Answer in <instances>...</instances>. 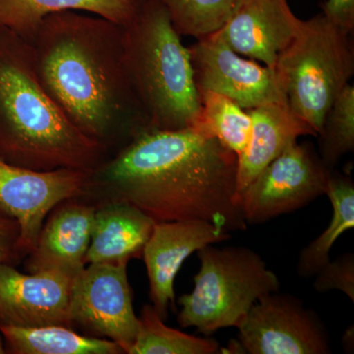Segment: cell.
I'll list each match as a JSON object with an SVG mask.
<instances>
[{
	"instance_id": "cell-1",
	"label": "cell",
	"mask_w": 354,
	"mask_h": 354,
	"mask_svg": "<svg viewBox=\"0 0 354 354\" xmlns=\"http://www.w3.org/2000/svg\"><path fill=\"white\" fill-rule=\"evenodd\" d=\"M237 165L234 153L193 128L147 129L91 172L88 193L132 205L156 223L206 221L244 232Z\"/></svg>"
},
{
	"instance_id": "cell-2",
	"label": "cell",
	"mask_w": 354,
	"mask_h": 354,
	"mask_svg": "<svg viewBox=\"0 0 354 354\" xmlns=\"http://www.w3.org/2000/svg\"><path fill=\"white\" fill-rule=\"evenodd\" d=\"M30 46L39 82L88 138L109 152L149 129L125 71L122 26L79 11L50 14Z\"/></svg>"
},
{
	"instance_id": "cell-3",
	"label": "cell",
	"mask_w": 354,
	"mask_h": 354,
	"mask_svg": "<svg viewBox=\"0 0 354 354\" xmlns=\"http://www.w3.org/2000/svg\"><path fill=\"white\" fill-rule=\"evenodd\" d=\"M108 153L80 131L44 91L30 44L0 28V158L32 171L92 172Z\"/></svg>"
},
{
	"instance_id": "cell-4",
	"label": "cell",
	"mask_w": 354,
	"mask_h": 354,
	"mask_svg": "<svg viewBox=\"0 0 354 354\" xmlns=\"http://www.w3.org/2000/svg\"><path fill=\"white\" fill-rule=\"evenodd\" d=\"M160 0H146L123 27V60L149 129L192 127L201 109L189 48Z\"/></svg>"
},
{
	"instance_id": "cell-5",
	"label": "cell",
	"mask_w": 354,
	"mask_h": 354,
	"mask_svg": "<svg viewBox=\"0 0 354 354\" xmlns=\"http://www.w3.org/2000/svg\"><path fill=\"white\" fill-rule=\"evenodd\" d=\"M348 38L323 13L300 20L295 39L274 66L288 108L317 136L330 106L354 73L353 46Z\"/></svg>"
},
{
	"instance_id": "cell-6",
	"label": "cell",
	"mask_w": 354,
	"mask_h": 354,
	"mask_svg": "<svg viewBox=\"0 0 354 354\" xmlns=\"http://www.w3.org/2000/svg\"><path fill=\"white\" fill-rule=\"evenodd\" d=\"M200 269L194 288L181 295L177 321L183 328H196L203 335L237 327L247 312L267 293L279 291L278 276L259 254L247 247L216 248L214 244L197 251Z\"/></svg>"
},
{
	"instance_id": "cell-7",
	"label": "cell",
	"mask_w": 354,
	"mask_h": 354,
	"mask_svg": "<svg viewBox=\"0 0 354 354\" xmlns=\"http://www.w3.org/2000/svg\"><path fill=\"white\" fill-rule=\"evenodd\" d=\"M332 169L309 145L291 143L237 197L247 225H259L325 194Z\"/></svg>"
},
{
	"instance_id": "cell-8",
	"label": "cell",
	"mask_w": 354,
	"mask_h": 354,
	"mask_svg": "<svg viewBox=\"0 0 354 354\" xmlns=\"http://www.w3.org/2000/svg\"><path fill=\"white\" fill-rule=\"evenodd\" d=\"M128 262L88 264L72 281L69 316L93 335L111 339L127 353L138 334Z\"/></svg>"
},
{
	"instance_id": "cell-9",
	"label": "cell",
	"mask_w": 354,
	"mask_h": 354,
	"mask_svg": "<svg viewBox=\"0 0 354 354\" xmlns=\"http://www.w3.org/2000/svg\"><path fill=\"white\" fill-rule=\"evenodd\" d=\"M236 328L244 353H332L328 330L315 312L279 291L261 297Z\"/></svg>"
},
{
	"instance_id": "cell-10",
	"label": "cell",
	"mask_w": 354,
	"mask_h": 354,
	"mask_svg": "<svg viewBox=\"0 0 354 354\" xmlns=\"http://www.w3.org/2000/svg\"><path fill=\"white\" fill-rule=\"evenodd\" d=\"M90 171L59 169L39 171L0 158V212L18 221L17 250L27 256L46 216L59 203L88 194Z\"/></svg>"
},
{
	"instance_id": "cell-11",
	"label": "cell",
	"mask_w": 354,
	"mask_h": 354,
	"mask_svg": "<svg viewBox=\"0 0 354 354\" xmlns=\"http://www.w3.org/2000/svg\"><path fill=\"white\" fill-rule=\"evenodd\" d=\"M189 48L198 90L225 95L242 109L267 104H288L274 69L235 53L216 32Z\"/></svg>"
},
{
	"instance_id": "cell-12",
	"label": "cell",
	"mask_w": 354,
	"mask_h": 354,
	"mask_svg": "<svg viewBox=\"0 0 354 354\" xmlns=\"http://www.w3.org/2000/svg\"><path fill=\"white\" fill-rule=\"evenodd\" d=\"M230 232L206 221L156 223L143 248L150 297L162 320L176 302L174 279L189 256L203 247L230 239Z\"/></svg>"
},
{
	"instance_id": "cell-13",
	"label": "cell",
	"mask_w": 354,
	"mask_h": 354,
	"mask_svg": "<svg viewBox=\"0 0 354 354\" xmlns=\"http://www.w3.org/2000/svg\"><path fill=\"white\" fill-rule=\"evenodd\" d=\"M73 279L53 272L23 274L0 264V325L72 328L70 291Z\"/></svg>"
},
{
	"instance_id": "cell-14",
	"label": "cell",
	"mask_w": 354,
	"mask_h": 354,
	"mask_svg": "<svg viewBox=\"0 0 354 354\" xmlns=\"http://www.w3.org/2000/svg\"><path fill=\"white\" fill-rule=\"evenodd\" d=\"M97 206L69 199L46 216L25 269L30 274L53 272L74 279L86 267Z\"/></svg>"
},
{
	"instance_id": "cell-15",
	"label": "cell",
	"mask_w": 354,
	"mask_h": 354,
	"mask_svg": "<svg viewBox=\"0 0 354 354\" xmlns=\"http://www.w3.org/2000/svg\"><path fill=\"white\" fill-rule=\"evenodd\" d=\"M299 22L288 0H242L218 32L235 53L274 69L279 55L295 39Z\"/></svg>"
},
{
	"instance_id": "cell-16",
	"label": "cell",
	"mask_w": 354,
	"mask_h": 354,
	"mask_svg": "<svg viewBox=\"0 0 354 354\" xmlns=\"http://www.w3.org/2000/svg\"><path fill=\"white\" fill-rule=\"evenodd\" d=\"M252 120L250 140L239 158L237 197L258 174L300 136L316 132L288 104H267L248 109Z\"/></svg>"
},
{
	"instance_id": "cell-17",
	"label": "cell",
	"mask_w": 354,
	"mask_h": 354,
	"mask_svg": "<svg viewBox=\"0 0 354 354\" xmlns=\"http://www.w3.org/2000/svg\"><path fill=\"white\" fill-rule=\"evenodd\" d=\"M156 221L124 202L106 201L97 206L86 265L129 262L142 256Z\"/></svg>"
},
{
	"instance_id": "cell-18",
	"label": "cell",
	"mask_w": 354,
	"mask_h": 354,
	"mask_svg": "<svg viewBox=\"0 0 354 354\" xmlns=\"http://www.w3.org/2000/svg\"><path fill=\"white\" fill-rule=\"evenodd\" d=\"M146 0H0V28L31 43L44 18L64 11L100 16L124 27Z\"/></svg>"
},
{
	"instance_id": "cell-19",
	"label": "cell",
	"mask_w": 354,
	"mask_h": 354,
	"mask_svg": "<svg viewBox=\"0 0 354 354\" xmlns=\"http://www.w3.org/2000/svg\"><path fill=\"white\" fill-rule=\"evenodd\" d=\"M6 353L10 354H120L115 342L78 334L66 326L21 328L0 325Z\"/></svg>"
},
{
	"instance_id": "cell-20",
	"label": "cell",
	"mask_w": 354,
	"mask_h": 354,
	"mask_svg": "<svg viewBox=\"0 0 354 354\" xmlns=\"http://www.w3.org/2000/svg\"><path fill=\"white\" fill-rule=\"evenodd\" d=\"M325 194L332 203V220L329 227L300 252L297 274L304 278L315 276L329 262L335 242L354 227V184L351 177L330 171Z\"/></svg>"
},
{
	"instance_id": "cell-21",
	"label": "cell",
	"mask_w": 354,
	"mask_h": 354,
	"mask_svg": "<svg viewBox=\"0 0 354 354\" xmlns=\"http://www.w3.org/2000/svg\"><path fill=\"white\" fill-rule=\"evenodd\" d=\"M201 109L192 127L197 132L218 142L241 157L251 136L252 120L246 109L225 95L208 90H198Z\"/></svg>"
},
{
	"instance_id": "cell-22",
	"label": "cell",
	"mask_w": 354,
	"mask_h": 354,
	"mask_svg": "<svg viewBox=\"0 0 354 354\" xmlns=\"http://www.w3.org/2000/svg\"><path fill=\"white\" fill-rule=\"evenodd\" d=\"M138 334L128 354H215L218 342L198 337L165 325L153 305H144L138 317Z\"/></svg>"
},
{
	"instance_id": "cell-23",
	"label": "cell",
	"mask_w": 354,
	"mask_h": 354,
	"mask_svg": "<svg viewBox=\"0 0 354 354\" xmlns=\"http://www.w3.org/2000/svg\"><path fill=\"white\" fill-rule=\"evenodd\" d=\"M180 36L201 39L221 30L242 0H160Z\"/></svg>"
},
{
	"instance_id": "cell-24",
	"label": "cell",
	"mask_w": 354,
	"mask_h": 354,
	"mask_svg": "<svg viewBox=\"0 0 354 354\" xmlns=\"http://www.w3.org/2000/svg\"><path fill=\"white\" fill-rule=\"evenodd\" d=\"M321 160L332 169L346 153L354 149V87L346 86L335 100L319 133Z\"/></svg>"
},
{
	"instance_id": "cell-25",
	"label": "cell",
	"mask_w": 354,
	"mask_h": 354,
	"mask_svg": "<svg viewBox=\"0 0 354 354\" xmlns=\"http://www.w3.org/2000/svg\"><path fill=\"white\" fill-rule=\"evenodd\" d=\"M314 288L318 292L339 290L354 302V255L353 253L339 256L327 263L315 274Z\"/></svg>"
},
{
	"instance_id": "cell-26",
	"label": "cell",
	"mask_w": 354,
	"mask_h": 354,
	"mask_svg": "<svg viewBox=\"0 0 354 354\" xmlns=\"http://www.w3.org/2000/svg\"><path fill=\"white\" fill-rule=\"evenodd\" d=\"M19 235L18 221L0 212V264L14 265L20 259L17 250Z\"/></svg>"
},
{
	"instance_id": "cell-27",
	"label": "cell",
	"mask_w": 354,
	"mask_h": 354,
	"mask_svg": "<svg viewBox=\"0 0 354 354\" xmlns=\"http://www.w3.org/2000/svg\"><path fill=\"white\" fill-rule=\"evenodd\" d=\"M323 14L335 25L351 35L354 28V0H326Z\"/></svg>"
},
{
	"instance_id": "cell-28",
	"label": "cell",
	"mask_w": 354,
	"mask_h": 354,
	"mask_svg": "<svg viewBox=\"0 0 354 354\" xmlns=\"http://www.w3.org/2000/svg\"><path fill=\"white\" fill-rule=\"evenodd\" d=\"M6 342H4L3 335H2L1 330H0V354H6Z\"/></svg>"
}]
</instances>
